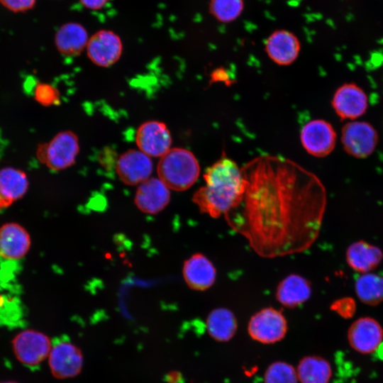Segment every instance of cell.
<instances>
[{"label":"cell","instance_id":"24","mask_svg":"<svg viewBox=\"0 0 383 383\" xmlns=\"http://www.w3.org/2000/svg\"><path fill=\"white\" fill-rule=\"evenodd\" d=\"M237 320L229 309L219 307L213 309L206 318V328L210 336L219 342L231 340L237 331Z\"/></svg>","mask_w":383,"mask_h":383},{"label":"cell","instance_id":"14","mask_svg":"<svg viewBox=\"0 0 383 383\" xmlns=\"http://www.w3.org/2000/svg\"><path fill=\"white\" fill-rule=\"evenodd\" d=\"M152 170L151 157L140 150H128L116 160L117 175L121 181L127 185L141 184L150 178Z\"/></svg>","mask_w":383,"mask_h":383},{"label":"cell","instance_id":"11","mask_svg":"<svg viewBox=\"0 0 383 383\" xmlns=\"http://www.w3.org/2000/svg\"><path fill=\"white\" fill-rule=\"evenodd\" d=\"M172 136L167 125L159 121L142 123L135 134L138 150L150 157H161L172 148Z\"/></svg>","mask_w":383,"mask_h":383},{"label":"cell","instance_id":"10","mask_svg":"<svg viewBox=\"0 0 383 383\" xmlns=\"http://www.w3.org/2000/svg\"><path fill=\"white\" fill-rule=\"evenodd\" d=\"M89 59L96 65L108 67L121 57L123 43L118 34L111 30H99L89 37L86 48Z\"/></svg>","mask_w":383,"mask_h":383},{"label":"cell","instance_id":"4","mask_svg":"<svg viewBox=\"0 0 383 383\" xmlns=\"http://www.w3.org/2000/svg\"><path fill=\"white\" fill-rule=\"evenodd\" d=\"M79 151L77 135L71 131L56 134L48 143L39 145L37 156L48 167L59 171L71 167Z\"/></svg>","mask_w":383,"mask_h":383},{"label":"cell","instance_id":"16","mask_svg":"<svg viewBox=\"0 0 383 383\" xmlns=\"http://www.w3.org/2000/svg\"><path fill=\"white\" fill-rule=\"evenodd\" d=\"M30 237L20 224L7 223L0 227V258L16 261L23 258L30 248Z\"/></svg>","mask_w":383,"mask_h":383},{"label":"cell","instance_id":"29","mask_svg":"<svg viewBox=\"0 0 383 383\" xmlns=\"http://www.w3.org/2000/svg\"><path fill=\"white\" fill-rule=\"evenodd\" d=\"M331 309L340 316L349 318L353 316L355 311V303L352 298L344 297L333 302Z\"/></svg>","mask_w":383,"mask_h":383},{"label":"cell","instance_id":"31","mask_svg":"<svg viewBox=\"0 0 383 383\" xmlns=\"http://www.w3.org/2000/svg\"><path fill=\"white\" fill-rule=\"evenodd\" d=\"M111 0H79L81 4L90 10H99Z\"/></svg>","mask_w":383,"mask_h":383},{"label":"cell","instance_id":"34","mask_svg":"<svg viewBox=\"0 0 383 383\" xmlns=\"http://www.w3.org/2000/svg\"><path fill=\"white\" fill-rule=\"evenodd\" d=\"M0 383H18V382H12V381H8V382H0Z\"/></svg>","mask_w":383,"mask_h":383},{"label":"cell","instance_id":"23","mask_svg":"<svg viewBox=\"0 0 383 383\" xmlns=\"http://www.w3.org/2000/svg\"><path fill=\"white\" fill-rule=\"evenodd\" d=\"M296 370L299 383H329L333 373L330 362L318 355L304 357Z\"/></svg>","mask_w":383,"mask_h":383},{"label":"cell","instance_id":"27","mask_svg":"<svg viewBox=\"0 0 383 383\" xmlns=\"http://www.w3.org/2000/svg\"><path fill=\"white\" fill-rule=\"evenodd\" d=\"M296 370L284 361L272 362L264 374V383H298Z\"/></svg>","mask_w":383,"mask_h":383},{"label":"cell","instance_id":"9","mask_svg":"<svg viewBox=\"0 0 383 383\" xmlns=\"http://www.w3.org/2000/svg\"><path fill=\"white\" fill-rule=\"evenodd\" d=\"M48 364L54 377L60 379L72 378L81 372L83 355L74 344L66 340H60L52 346Z\"/></svg>","mask_w":383,"mask_h":383},{"label":"cell","instance_id":"19","mask_svg":"<svg viewBox=\"0 0 383 383\" xmlns=\"http://www.w3.org/2000/svg\"><path fill=\"white\" fill-rule=\"evenodd\" d=\"M89 38L87 31L82 24L69 22L57 29L55 35V45L62 55L74 57L86 49Z\"/></svg>","mask_w":383,"mask_h":383},{"label":"cell","instance_id":"17","mask_svg":"<svg viewBox=\"0 0 383 383\" xmlns=\"http://www.w3.org/2000/svg\"><path fill=\"white\" fill-rule=\"evenodd\" d=\"M265 52L279 65H289L299 56L301 44L297 37L287 30H277L267 38Z\"/></svg>","mask_w":383,"mask_h":383},{"label":"cell","instance_id":"15","mask_svg":"<svg viewBox=\"0 0 383 383\" xmlns=\"http://www.w3.org/2000/svg\"><path fill=\"white\" fill-rule=\"evenodd\" d=\"M170 201V189L159 179L150 177L139 184L134 202L138 209L148 214L162 211Z\"/></svg>","mask_w":383,"mask_h":383},{"label":"cell","instance_id":"6","mask_svg":"<svg viewBox=\"0 0 383 383\" xmlns=\"http://www.w3.org/2000/svg\"><path fill=\"white\" fill-rule=\"evenodd\" d=\"M248 332L259 343H275L285 337L287 321L282 311L272 307L264 308L251 316Z\"/></svg>","mask_w":383,"mask_h":383},{"label":"cell","instance_id":"26","mask_svg":"<svg viewBox=\"0 0 383 383\" xmlns=\"http://www.w3.org/2000/svg\"><path fill=\"white\" fill-rule=\"evenodd\" d=\"M243 8V0H211L209 4L211 15L222 23H230L237 19Z\"/></svg>","mask_w":383,"mask_h":383},{"label":"cell","instance_id":"32","mask_svg":"<svg viewBox=\"0 0 383 383\" xmlns=\"http://www.w3.org/2000/svg\"><path fill=\"white\" fill-rule=\"evenodd\" d=\"M211 78L213 82H225L228 79V76L224 70H217L213 72Z\"/></svg>","mask_w":383,"mask_h":383},{"label":"cell","instance_id":"21","mask_svg":"<svg viewBox=\"0 0 383 383\" xmlns=\"http://www.w3.org/2000/svg\"><path fill=\"white\" fill-rule=\"evenodd\" d=\"M382 258L383 254L379 248L362 240L352 243L346 251L348 265L362 274L370 272Z\"/></svg>","mask_w":383,"mask_h":383},{"label":"cell","instance_id":"13","mask_svg":"<svg viewBox=\"0 0 383 383\" xmlns=\"http://www.w3.org/2000/svg\"><path fill=\"white\" fill-rule=\"evenodd\" d=\"M347 338L354 350L362 355L371 354L377 350L383 340V328L376 319L361 317L350 326Z\"/></svg>","mask_w":383,"mask_h":383},{"label":"cell","instance_id":"22","mask_svg":"<svg viewBox=\"0 0 383 383\" xmlns=\"http://www.w3.org/2000/svg\"><path fill=\"white\" fill-rule=\"evenodd\" d=\"M28 188V180L24 172L12 167L0 170V199L2 208L9 206L23 197Z\"/></svg>","mask_w":383,"mask_h":383},{"label":"cell","instance_id":"2","mask_svg":"<svg viewBox=\"0 0 383 383\" xmlns=\"http://www.w3.org/2000/svg\"><path fill=\"white\" fill-rule=\"evenodd\" d=\"M205 185L193 194L192 201L202 213L218 218L237 202L244 190V180L236 162L225 154L207 167Z\"/></svg>","mask_w":383,"mask_h":383},{"label":"cell","instance_id":"35","mask_svg":"<svg viewBox=\"0 0 383 383\" xmlns=\"http://www.w3.org/2000/svg\"><path fill=\"white\" fill-rule=\"evenodd\" d=\"M2 209L1 204V199H0V209Z\"/></svg>","mask_w":383,"mask_h":383},{"label":"cell","instance_id":"3","mask_svg":"<svg viewBox=\"0 0 383 383\" xmlns=\"http://www.w3.org/2000/svg\"><path fill=\"white\" fill-rule=\"evenodd\" d=\"M158 178L174 191H185L196 182L200 166L195 155L183 148H172L160 157L157 166Z\"/></svg>","mask_w":383,"mask_h":383},{"label":"cell","instance_id":"18","mask_svg":"<svg viewBox=\"0 0 383 383\" xmlns=\"http://www.w3.org/2000/svg\"><path fill=\"white\" fill-rule=\"evenodd\" d=\"M182 273L187 286L196 291L209 289L216 277L214 265L201 253H195L184 261Z\"/></svg>","mask_w":383,"mask_h":383},{"label":"cell","instance_id":"25","mask_svg":"<svg viewBox=\"0 0 383 383\" xmlns=\"http://www.w3.org/2000/svg\"><path fill=\"white\" fill-rule=\"evenodd\" d=\"M355 289L359 299L370 306H376L383 301V277L367 272L356 280Z\"/></svg>","mask_w":383,"mask_h":383},{"label":"cell","instance_id":"1","mask_svg":"<svg viewBox=\"0 0 383 383\" xmlns=\"http://www.w3.org/2000/svg\"><path fill=\"white\" fill-rule=\"evenodd\" d=\"M244 190L224 214L228 226L264 258L300 253L318 237L326 208L319 178L295 162L258 156L241 167Z\"/></svg>","mask_w":383,"mask_h":383},{"label":"cell","instance_id":"33","mask_svg":"<svg viewBox=\"0 0 383 383\" xmlns=\"http://www.w3.org/2000/svg\"><path fill=\"white\" fill-rule=\"evenodd\" d=\"M179 374L176 372H172L168 374L167 380L170 383H177L176 379H179Z\"/></svg>","mask_w":383,"mask_h":383},{"label":"cell","instance_id":"28","mask_svg":"<svg viewBox=\"0 0 383 383\" xmlns=\"http://www.w3.org/2000/svg\"><path fill=\"white\" fill-rule=\"evenodd\" d=\"M35 99L43 106H52L60 104V92L51 84L38 83L34 89Z\"/></svg>","mask_w":383,"mask_h":383},{"label":"cell","instance_id":"20","mask_svg":"<svg viewBox=\"0 0 383 383\" xmlns=\"http://www.w3.org/2000/svg\"><path fill=\"white\" fill-rule=\"evenodd\" d=\"M311 294L310 282L299 274H289L278 284L275 296L287 308L297 307L306 301Z\"/></svg>","mask_w":383,"mask_h":383},{"label":"cell","instance_id":"8","mask_svg":"<svg viewBox=\"0 0 383 383\" xmlns=\"http://www.w3.org/2000/svg\"><path fill=\"white\" fill-rule=\"evenodd\" d=\"M300 140L304 150L309 155L323 157L334 150L337 134L329 122L323 119H314L303 126Z\"/></svg>","mask_w":383,"mask_h":383},{"label":"cell","instance_id":"5","mask_svg":"<svg viewBox=\"0 0 383 383\" xmlns=\"http://www.w3.org/2000/svg\"><path fill=\"white\" fill-rule=\"evenodd\" d=\"M340 140L344 150L349 155L362 159L375 150L379 137L377 131L370 123L355 120L343 126Z\"/></svg>","mask_w":383,"mask_h":383},{"label":"cell","instance_id":"12","mask_svg":"<svg viewBox=\"0 0 383 383\" xmlns=\"http://www.w3.org/2000/svg\"><path fill=\"white\" fill-rule=\"evenodd\" d=\"M332 107L342 120L355 121L364 115L368 108L365 91L355 83H345L335 91Z\"/></svg>","mask_w":383,"mask_h":383},{"label":"cell","instance_id":"30","mask_svg":"<svg viewBox=\"0 0 383 383\" xmlns=\"http://www.w3.org/2000/svg\"><path fill=\"white\" fill-rule=\"evenodd\" d=\"M37 0H0V4L13 13H22L32 9Z\"/></svg>","mask_w":383,"mask_h":383},{"label":"cell","instance_id":"7","mask_svg":"<svg viewBox=\"0 0 383 383\" xmlns=\"http://www.w3.org/2000/svg\"><path fill=\"white\" fill-rule=\"evenodd\" d=\"M17 360L27 366H35L46 359L52 348L48 335L33 329L17 333L11 341Z\"/></svg>","mask_w":383,"mask_h":383}]
</instances>
